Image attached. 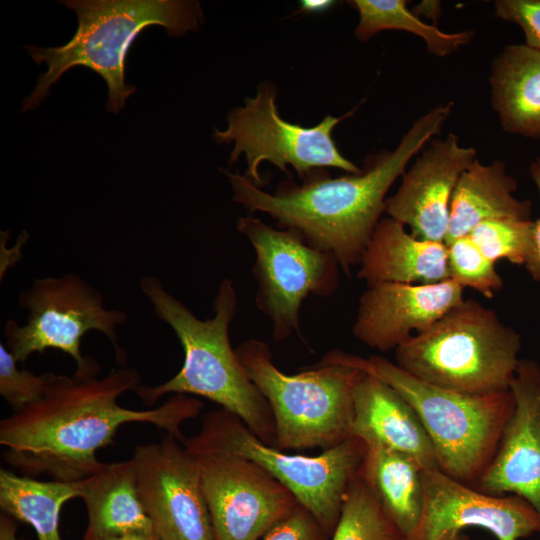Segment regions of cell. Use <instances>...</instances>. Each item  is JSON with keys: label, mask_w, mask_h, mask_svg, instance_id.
<instances>
[{"label": "cell", "mask_w": 540, "mask_h": 540, "mask_svg": "<svg viewBox=\"0 0 540 540\" xmlns=\"http://www.w3.org/2000/svg\"><path fill=\"white\" fill-rule=\"evenodd\" d=\"M140 379L131 367L113 369L102 378L57 375L40 401L1 420L3 458L21 475L75 482L102 469L105 463L96 452L113 443L122 425L150 423L182 443L180 427L200 413L201 401L175 394L156 408L121 406L119 397L135 391Z\"/></svg>", "instance_id": "1"}, {"label": "cell", "mask_w": 540, "mask_h": 540, "mask_svg": "<svg viewBox=\"0 0 540 540\" xmlns=\"http://www.w3.org/2000/svg\"><path fill=\"white\" fill-rule=\"evenodd\" d=\"M452 109L453 102H449L420 116L393 150L369 156L356 174L331 178L320 169L301 184L282 181L268 193L239 172L221 170L229 180L234 202L250 212L268 214L283 228L298 232L308 244L333 254L350 277L382 219L388 190L410 160L440 133Z\"/></svg>", "instance_id": "2"}, {"label": "cell", "mask_w": 540, "mask_h": 540, "mask_svg": "<svg viewBox=\"0 0 540 540\" xmlns=\"http://www.w3.org/2000/svg\"><path fill=\"white\" fill-rule=\"evenodd\" d=\"M140 289L156 316L175 332L184 353L183 365L172 378L135 389L143 404L152 406L169 393L203 397L239 417L265 444L275 447L270 406L231 346L229 329L238 304L233 282L227 278L220 282L214 315L206 320L197 318L156 277H143Z\"/></svg>", "instance_id": "3"}, {"label": "cell", "mask_w": 540, "mask_h": 540, "mask_svg": "<svg viewBox=\"0 0 540 540\" xmlns=\"http://www.w3.org/2000/svg\"><path fill=\"white\" fill-rule=\"evenodd\" d=\"M61 3L75 11L78 29L62 46H24L37 64L44 62L48 69L25 98L23 111L36 108L67 70L84 66L104 78L108 86L106 109L118 113L136 90L134 85L125 83V61L138 34L148 26L160 25L169 36H181L198 30L204 21L197 1L73 0Z\"/></svg>", "instance_id": "4"}, {"label": "cell", "mask_w": 540, "mask_h": 540, "mask_svg": "<svg viewBox=\"0 0 540 540\" xmlns=\"http://www.w3.org/2000/svg\"><path fill=\"white\" fill-rule=\"evenodd\" d=\"M326 356L394 388L419 417L434 447L438 468L464 484H476L492 462L513 413L515 400L510 390L467 394L421 380L378 355L365 358L334 349Z\"/></svg>", "instance_id": "5"}, {"label": "cell", "mask_w": 540, "mask_h": 540, "mask_svg": "<svg viewBox=\"0 0 540 540\" xmlns=\"http://www.w3.org/2000/svg\"><path fill=\"white\" fill-rule=\"evenodd\" d=\"M522 338L497 313L463 300L395 349V363L428 383L467 394L509 390Z\"/></svg>", "instance_id": "6"}, {"label": "cell", "mask_w": 540, "mask_h": 540, "mask_svg": "<svg viewBox=\"0 0 540 540\" xmlns=\"http://www.w3.org/2000/svg\"><path fill=\"white\" fill-rule=\"evenodd\" d=\"M235 350L270 406L276 448L328 449L353 437L354 392L362 370L324 356L313 368L286 374L264 341L249 339Z\"/></svg>", "instance_id": "7"}, {"label": "cell", "mask_w": 540, "mask_h": 540, "mask_svg": "<svg viewBox=\"0 0 540 540\" xmlns=\"http://www.w3.org/2000/svg\"><path fill=\"white\" fill-rule=\"evenodd\" d=\"M194 437L260 466L294 495L329 537L366 452L363 441L351 437L317 456L287 454L265 444L239 417L223 408L205 413Z\"/></svg>", "instance_id": "8"}, {"label": "cell", "mask_w": 540, "mask_h": 540, "mask_svg": "<svg viewBox=\"0 0 540 540\" xmlns=\"http://www.w3.org/2000/svg\"><path fill=\"white\" fill-rule=\"evenodd\" d=\"M18 302L28 311L27 322L19 325L8 320L4 326L5 346L17 362L24 363L31 354L52 348L73 358L76 373L97 376L99 365L80 350L82 337L96 330L110 340L118 362L124 363L116 329L127 315L105 308L101 293L81 277L69 274L36 279L19 293Z\"/></svg>", "instance_id": "9"}, {"label": "cell", "mask_w": 540, "mask_h": 540, "mask_svg": "<svg viewBox=\"0 0 540 540\" xmlns=\"http://www.w3.org/2000/svg\"><path fill=\"white\" fill-rule=\"evenodd\" d=\"M277 89L270 82H262L254 97H248L243 106L232 109L225 130L216 129L214 138L218 143H234L229 166L245 155L247 170L244 176L260 187L264 180L259 167L269 161L290 176L288 166L300 179L310 173L337 168L356 174L361 168L345 158L332 137L334 128L354 110L340 116L327 115L313 127H303L282 119L276 106Z\"/></svg>", "instance_id": "10"}, {"label": "cell", "mask_w": 540, "mask_h": 540, "mask_svg": "<svg viewBox=\"0 0 540 540\" xmlns=\"http://www.w3.org/2000/svg\"><path fill=\"white\" fill-rule=\"evenodd\" d=\"M237 230L255 251V304L271 321L273 338L284 341L294 333L301 337L303 301L309 295L331 296L339 287L337 259L308 244L298 232L275 229L253 216L240 217Z\"/></svg>", "instance_id": "11"}, {"label": "cell", "mask_w": 540, "mask_h": 540, "mask_svg": "<svg viewBox=\"0 0 540 540\" xmlns=\"http://www.w3.org/2000/svg\"><path fill=\"white\" fill-rule=\"evenodd\" d=\"M214 540H261L298 506L294 495L254 462L188 437Z\"/></svg>", "instance_id": "12"}, {"label": "cell", "mask_w": 540, "mask_h": 540, "mask_svg": "<svg viewBox=\"0 0 540 540\" xmlns=\"http://www.w3.org/2000/svg\"><path fill=\"white\" fill-rule=\"evenodd\" d=\"M178 441L166 433L134 449L140 499L158 540H214L197 464Z\"/></svg>", "instance_id": "13"}, {"label": "cell", "mask_w": 540, "mask_h": 540, "mask_svg": "<svg viewBox=\"0 0 540 540\" xmlns=\"http://www.w3.org/2000/svg\"><path fill=\"white\" fill-rule=\"evenodd\" d=\"M423 508L405 540H470L467 528L488 530L497 540L540 533V514L523 497L494 495L464 484L438 467L422 469Z\"/></svg>", "instance_id": "14"}, {"label": "cell", "mask_w": 540, "mask_h": 540, "mask_svg": "<svg viewBox=\"0 0 540 540\" xmlns=\"http://www.w3.org/2000/svg\"><path fill=\"white\" fill-rule=\"evenodd\" d=\"M475 159V148L461 146L454 133L431 139L402 175L398 190L387 197L385 212L413 236L445 243L454 190Z\"/></svg>", "instance_id": "15"}, {"label": "cell", "mask_w": 540, "mask_h": 540, "mask_svg": "<svg viewBox=\"0 0 540 540\" xmlns=\"http://www.w3.org/2000/svg\"><path fill=\"white\" fill-rule=\"evenodd\" d=\"M509 390L513 413L492 462L473 487L488 494L519 495L540 514V364L520 359Z\"/></svg>", "instance_id": "16"}, {"label": "cell", "mask_w": 540, "mask_h": 540, "mask_svg": "<svg viewBox=\"0 0 540 540\" xmlns=\"http://www.w3.org/2000/svg\"><path fill=\"white\" fill-rule=\"evenodd\" d=\"M451 279L432 284L381 283L358 302L352 333L364 345L386 352L423 332L463 300Z\"/></svg>", "instance_id": "17"}, {"label": "cell", "mask_w": 540, "mask_h": 540, "mask_svg": "<svg viewBox=\"0 0 540 540\" xmlns=\"http://www.w3.org/2000/svg\"><path fill=\"white\" fill-rule=\"evenodd\" d=\"M365 373V372H364ZM352 436L438 467L432 442L412 406L391 386L364 374L354 392Z\"/></svg>", "instance_id": "18"}, {"label": "cell", "mask_w": 540, "mask_h": 540, "mask_svg": "<svg viewBox=\"0 0 540 540\" xmlns=\"http://www.w3.org/2000/svg\"><path fill=\"white\" fill-rule=\"evenodd\" d=\"M357 277L367 287L442 282L449 279L446 244L417 238L401 222L382 218L362 254Z\"/></svg>", "instance_id": "19"}, {"label": "cell", "mask_w": 540, "mask_h": 540, "mask_svg": "<svg viewBox=\"0 0 540 540\" xmlns=\"http://www.w3.org/2000/svg\"><path fill=\"white\" fill-rule=\"evenodd\" d=\"M516 179L501 160L478 159L462 173L454 190L445 244L467 236L479 223L500 218L531 220L532 203L515 197Z\"/></svg>", "instance_id": "20"}, {"label": "cell", "mask_w": 540, "mask_h": 540, "mask_svg": "<svg viewBox=\"0 0 540 540\" xmlns=\"http://www.w3.org/2000/svg\"><path fill=\"white\" fill-rule=\"evenodd\" d=\"M87 508L83 540H101L130 533H154L139 496L132 459L105 463L83 480L80 497Z\"/></svg>", "instance_id": "21"}, {"label": "cell", "mask_w": 540, "mask_h": 540, "mask_svg": "<svg viewBox=\"0 0 540 540\" xmlns=\"http://www.w3.org/2000/svg\"><path fill=\"white\" fill-rule=\"evenodd\" d=\"M489 82L502 129L540 140V50L506 46L493 60Z\"/></svg>", "instance_id": "22"}, {"label": "cell", "mask_w": 540, "mask_h": 540, "mask_svg": "<svg viewBox=\"0 0 540 540\" xmlns=\"http://www.w3.org/2000/svg\"><path fill=\"white\" fill-rule=\"evenodd\" d=\"M422 467L411 457L366 446L359 475L398 529L402 540L415 529L423 508Z\"/></svg>", "instance_id": "23"}, {"label": "cell", "mask_w": 540, "mask_h": 540, "mask_svg": "<svg viewBox=\"0 0 540 540\" xmlns=\"http://www.w3.org/2000/svg\"><path fill=\"white\" fill-rule=\"evenodd\" d=\"M83 480L41 481L1 468V510L30 525L38 540H62L59 531L61 509L67 501L81 497Z\"/></svg>", "instance_id": "24"}, {"label": "cell", "mask_w": 540, "mask_h": 540, "mask_svg": "<svg viewBox=\"0 0 540 540\" xmlns=\"http://www.w3.org/2000/svg\"><path fill=\"white\" fill-rule=\"evenodd\" d=\"M349 5L359 13L355 29L357 39L367 41L384 30H402L421 37L430 53L446 56L470 42V31L447 33L422 21L407 8L406 0H352Z\"/></svg>", "instance_id": "25"}, {"label": "cell", "mask_w": 540, "mask_h": 540, "mask_svg": "<svg viewBox=\"0 0 540 540\" xmlns=\"http://www.w3.org/2000/svg\"><path fill=\"white\" fill-rule=\"evenodd\" d=\"M329 540H402L359 471L348 487L339 520Z\"/></svg>", "instance_id": "26"}, {"label": "cell", "mask_w": 540, "mask_h": 540, "mask_svg": "<svg viewBox=\"0 0 540 540\" xmlns=\"http://www.w3.org/2000/svg\"><path fill=\"white\" fill-rule=\"evenodd\" d=\"M533 227L532 219H491L476 225L468 236L492 261L505 259L515 265H525L531 247Z\"/></svg>", "instance_id": "27"}, {"label": "cell", "mask_w": 540, "mask_h": 540, "mask_svg": "<svg viewBox=\"0 0 540 540\" xmlns=\"http://www.w3.org/2000/svg\"><path fill=\"white\" fill-rule=\"evenodd\" d=\"M446 247L449 279L486 298H492L503 288L496 262L485 256L468 235L451 241Z\"/></svg>", "instance_id": "28"}, {"label": "cell", "mask_w": 540, "mask_h": 540, "mask_svg": "<svg viewBox=\"0 0 540 540\" xmlns=\"http://www.w3.org/2000/svg\"><path fill=\"white\" fill-rule=\"evenodd\" d=\"M17 363L1 343L0 394L13 412H19L40 401L57 376L50 372L37 375L25 368L18 369Z\"/></svg>", "instance_id": "29"}, {"label": "cell", "mask_w": 540, "mask_h": 540, "mask_svg": "<svg viewBox=\"0 0 540 540\" xmlns=\"http://www.w3.org/2000/svg\"><path fill=\"white\" fill-rule=\"evenodd\" d=\"M495 15L519 25L525 35V45L540 50V0H497Z\"/></svg>", "instance_id": "30"}, {"label": "cell", "mask_w": 540, "mask_h": 540, "mask_svg": "<svg viewBox=\"0 0 540 540\" xmlns=\"http://www.w3.org/2000/svg\"><path fill=\"white\" fill-rule=\"evenodd\" d=\"M318 521L299 505L286 519L271 529L261 540H329Z\"/></svg>", "instance_id": "31"}, {"label": "cell", "mask_w": 540, "mask_h": 540, "mask_svg": "<svg viewBox=\"0 0 540 540\" xmlns=\"http://www.w3.org/2000/svg\"><path fill=\"white\" fill-rule=\"evenodd\" d=\"M529 173L540 194V157L531 161ZM524 266L531 278L540 283V217L534 220L531 247Z\"/></svg>", "instance_id": "32"}, {"label": "cell", "mask_w": 540, "mask_h": 540, "mask_svg": "<svg viewBox=\"0 0 540 540\" xmlns=\"http://www.w3.org/2000/svg\"><path fill=\"white\" fill-rule=\"evenodd\" d=\"M17 525L15 519L6 513L0 515V540H16Z\"/></svg>", "instance_id": "33"}, {"label": "cell", "mask_w": 540, "mask_h": 540, "mask_svg": "<svg viewBox=\"0 0 540 540\" xmlns=\"http://www.w3.org/2000/svg\"><path fill=\"white\" fill-rule=\"evenodd\" d=\"M334 4L331 0H304L300 2V11L304 13H318L325 11Z\"/></svg>", "instance_id": "34"}, {"label": "cell", "mask_w": 540, "mask_h": 540, "mask_svg": "<svg viewBox=\"0 0 540 540\" xmlns=\"http://www.w3.org/2000/svg\"><path fill=\"white\" fill-rule=\"evenodd\" d=\"M101 540H158L155 533H130L118 536H111Z\"/></svg>", "instance_id": "35"}]
</instances>
